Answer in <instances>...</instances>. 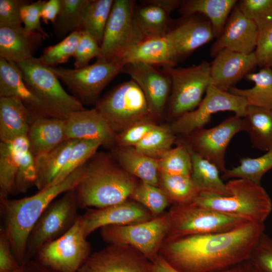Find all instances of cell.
Listing matches in <instances>:
<instances>
[{
  "mask_svg": "<svg viewBox=\"0 0 272 272\" xmlns=\"http://www.w3.org/2000/svg\"><path fill=\"white\" fill-rule=\"evenodd\" d=\"M264 229L247 222L224 232L165 239L159 253L180 272H213L248 259Z\"/></svg>",
  "mask_w": 272,
  "mask_h": 272,
  "instance_id": "1",
  "label": "cell"
},
{
  "mask_svg": "<svg viewBox=\"0 0 272 272\" xmlns=\"http://www.w3.org/2000/svg\"><path fill=\"white\" fill-rule=\"evenodd\" d=\"M85 165L56 184L20 198H0L4 229L21 266L27 263L26 248L30 233L46 208L60 194L75 189L81 181Z\"/></svg>",
  "mask_w": 272,
  "mask_h": 272,
  "instance_id": "2",
  "label": "cell"
},
{
  "mask_svg": "<svg viewBox=\"0 0 272 272\" xmlns=\"http://www.w3.org/2000/svg\"><path fill=\"white\" fill-rule=\"evenodd\" d=\"M138 183L111 155L96 153L85 164L83 176L75 188L79 208H103L122 202Z\"/></svg>",
  "mask_w": 272,
  "mask_h": 272,
  "instance_id": "3",
  "label": "cell"
},
{
  "mask_svg": "<svg viewBox=\"0 0 272 272\" xmlns=\"http://www.w3.org/2000/svg\"><path fill=\"white\" fill-rule=\"evenodd\" d=\"M226 185L230 195L199 192L193 202L249 222L264 223L271 212L272 203L260 184L236 178L229 181Z\"/></svg>",
  "mask_w": 272,
  "mask_h": 272,
  "instance_id": "4",
  "label": "cell"
},
{
  "mask_svg": "<svg viewBox=\"0 0 272 272\" xmlns=\"http://www.w3.org/2000/svg\"><path fill=\"white\" fill-rule=\"evenodd\" d=\"M16 64L26 85L50 117L66 120L73 112L85 109L77 98L65 91L57 77L39 57H33Z\"/></svg>",
  "mask_w": 272,
  "mask_h": 272,
  "instance_id": "5",
  "label": "cell"
},
{
  "mask_svg": "<svg viewBox=\"0 0 272 272\" xmlns=\"http://www.w3.org/2000/svg\"><path fill=\"white\" fill-rule=\"evenodd\" d=\"M95 108L116 133L139 121L155 118L143 92L131 79L114 87L100 99Z\"/></svg>",
  "mask_w": 272,
  "mask_h": 272,
  "instance_id": "6",
  "label": "cell"
},
{
  "mask_svg": "<svg viewBox=\"0 0 272 272\" xmlns=\"http://www.w3.org/2000/svg\"><path fill=\"white\" fill-rule=\"evenodd\" d=\"M168 213L170 225L166 239L224 232L247 222L194 202L174 204Z\"/></svg>",
  "mask_w": 272,
  "mask_h": 272,
  "instance_id": "7",
  "label": "cell"
},
{
  "mask_svg": "<svg viewBox=\"0 0 272 272\" xmlns=\"http://www.w3.org/2000/svg\"><path fill=\"white\" fill-rule=\"evenodd\" d=\"M163 70L171 81L168 114L170 117L177 119L193 110L201 102L211 85V63L204 60L189 67L166 66L163 67Z\"/></svg>",
  "mask_w": 272,
  "mask_h": 272,
  "instance_id": "8",
  "label": "cell"
},
{
  "mask_svg": "<svg viewBox=\"0 0 272 272\" xmlns=\"http://www.w3.org/2000/svg\"><path fill=\"white\" fill-rule=\"evenodd\" d=\"M169 225L167 213L140 223L102 227L101 235L110 244L131 247L152 261L159 253Z\"/></svg>",
  "mask_w": 272,
  "mask_h": 272,
  "instance_id": "9",
  "label": "cell"
},
{
  "mask_svg": "<svg viewBox=\"0 0 272 272\" xmlns=\"http://www.w3.org/2000/svg\"><path fill=\"white\" fill-rule=\"evenodd\" d=\"M75 189L53 200L45 210L32 230L26 248L27 263L45 244L58 238L75 224L79 216Z\"/></svg>",
  "mask_w": 272,
  "mask_h": 272,
  "instance_id": "10",
  "label": "cell"
},
{
  "mask_svg": "<svg viewBox=\"0 0 272 272\" xmlns=\"http://www.w3.org/2000/svg\"><path fill=\"white\" fill-rule=\"evenodd\" d=\"M135 4L133 0L114 1L97 61L115 62L128 49L144 40L133 19Z\"/></svg>",
  "mask_w": 272,
  "mask_h": 272,
  "instance_id": "11",
  "label": "cell"
},
{
  "mask_svg": "<svg viewBox=\"0 0 272 272\" xmlns=\"http://www.w3.org/2000/svg\"><path fill=\"white\" fill-rule=\"evenodd\" d=\"M49 67L83 104L96 105L102 91L123 72V66L113 61L96 60L92 64L80 69Z\"/></svg>",
  "mask_w": 272,
  "mask_h": 272,
  "instance_id": "12",
  "label": "cell"
},
{
  "mask_svg": "<svg viewBox=\"0 0 272 272\" xmlns=\"http://www.w3.org/2000/svg\"><path fill=\"white\" fill-rule=\"evenodd\" d=\"M90 254V246L79 216L64 234L40 249L35 260L57 272H78Z\"/></svg>",
  "mask_w": 272,
  "mask_h": 272,
  "instance_id": "13",
  "label": "cell"
},
{
  "mask_svg": "<svg viewBox=\"0 0 272 272\" xmlns=\"http://www.w3.org/2000/svg\"><path fill=\"white\" fill-rule=\"evenodd\" d=\"M205 97L195 110L187 112L174 120L170 125L175 134L186 137L209 122L212 114L222 111H232L243 118L248 106L242 97L232 94L210 85Z\"/></svg>",
  "mask_w": 272,
  "mask_h": 272,
  "instance_id": "14",
  "label": "cell"
},
{
  "mask_svg": "<svg viewBox=\"0 0 272 272\" xmlns=\"http://www.w3.org/2000/svg\"><path fill=\"white\" fill-rule=\"evenodd\" d=\"M243 130L242 118L236 115L224 119L219 125L209 129H196L184 137L183 142L203 158L225 172L227 148L234 136Z\"/></svg>",
  "mask_w": 272,
  "mask_h": 272,
  "instance_id": "15",
  "label": "cell"
},
{
  "mask_svg": "<svg viewBox=\"0 0 272 272\" xmlns=\"http://www.w3.org/2000/svg\"><path fill=\"white\" fill-rule=\"evenodd\" d=\"M152 261L135 249L110 244L91 254L78 272H152Z\"/></svg>",
  "mask_w": 272,
  "mask_h": 272,
  "instance_id": "16",
  "label": "cell"
},
{
  "mask_svg": "<svg viewBox=\"0 0 272 272\" xmlns=\"http://www.w3.org/2000/svg\"><path fill=\"white\" fill-rule=\"evenodd\" d=\"M123 72L129 75L143 92L154 118L159 119L168 104L171 90V81L163 70L143 62L125 64Z\"/></svg>",
  "mask_w": 272,
  "mask_h": 272,
  "instance_id": "17",
  "label": "cell"
},
{
  "mask_svg": "<svg viewBox=\"0 0 272 272\" xmlns=\"http://www.w3.org/2000/svg\"><path fill=\"white\" fill-rule=\"evenodd\" d=\"M153 218L144 207L135 201L128 200L103 208L89 209L81 216L84 234L86 238L98 228L137 224Z\"/></svg>",
  "mask_w": 272,
  "mask_h": 272,
  "instance_id": "18",
  "label": "cell"
},
{
  "mask_svg": "<svg viewBox=\"0 0 272 272\" xmlns=\"http://www.w3.org/2000/svg\"><path fill=\"white\" fill-rule=\"evenodd\" d=\"M259 31L236 5L231 11L221 35L212 45L211 54L215 56L223 49L250 54L255 51Z\"/></svg>",
  "mask_w": 272,
  "mask_h": 272,
  "instance_id": "19",
  "label": "cell"
},
{
  "mask_svg": "<svg viewBox=\"0 0 272 272\" xmlns=\"http://www.w3.org/2000/svg\"><path fill=\"white\" fill-rule=\"evenodd\" d=\"M173 27L166 36L173 49L176 64L215 37L208 19L193 15Z\"/></svg>",
  "mask_w": 272,
  "mask_h": 272,
  "instance_id": "20",
  "label": "cell"
},
{
  "mask_svg": "<svg viewBox=\"0 0 272 272\" xmlns=\"http://www.w3.org/2000/svg\"><path fill=\"white\" fill-rule=\"evenodd\" d=\"M182 1L147 0L135 5L133 19L144 40L165 37L172 29L170 14Z\"/></svg>",
  "mask_w": 272,
  "mask_h": 272,
  "instance_id": "21",
  "label": "cell"
},
{
  "mask_svg": "<svg viewBox=\"0 0 272 272\" xmlns=\"http://www.w3.org/2000/svg\"><path fill=\"white\" fill-rule=\"evenodd\" d=\"M257 65L255 52L244 54L228 49L219 52L211 63V85L229 89Z\"/></svg>",
  "mask_w": 272,
  "mask_h": 272,
  "instance_id": "22",
  "label": "cell"
},
{
  "mask_svg": "<svg viewBox=\"0 0 272 272\" xmlns=\"http://www.w3.org/2000/svg\"><path fill=\"white\" fill-rule=\"evenodd\" d=\"M116 134L95 108L73 112L65 120L66 140H96L111 147L116 144Z\"/></svg>",
  "mask_w": 272,
  "mask_h": 272,
  "instance_id": "23",
  "label": "cell"
},
{
  "mask_svg": "<svg viewBox=\"0 0 272 272\" xmlns=\"http://www.w3.org/2000/svg\"><path fill=\"white\" fill-rule=\"evenodd\" d=\"M45 37L37 31H28L24 26L0 27V58L15 62L34 56Z\"/></svg>",
  "mask_w": 272,
  "mask_h": 272,
  "instance_id": "24",
  "label": "cell"
},
{
  "mask_svg": "<svg viewBox=\"0 0 272 272\" xmlns=\"http://www.w3.org/2000/svg\"><path fill=\"white\" fill-rule=\"evenodd\" d=\"M20 99L35 116L50 117L39 99L24 81L17 64L0 58V97Z\"/></svg>",
  "mask_w": 272,
  "mask_h": 272,
  "instance_id": "25",
  "label": "cell"
},
{
  "mask_svg": "<svg viewBox=\"0 0 272 272\" xmlns=\"http://www.w3.org/2000/svg\"><path fill=\"white\" fill-rule=\"evenodd\" d=\"M35 115L19 98L0 97V140L7 142L27 137Z\"/></svg>",
  "mask_w": 272,
  "mask_h": 272,
  "instance_id": "26",
  "label": "cell"
},
{
  "mask_svg": "<svg viewBox=\"0 0 272 272\" xmlns=\"http://www.w3.org/2000/svg\"><path fill=\"white\" fill-rule=\"evenodd\" d=\"M115 62L123 67L133 62L163 67L175 66L177 64L166 36L145 39L126 51Z\"/></svg>",
  "mask_w": 272,
  "mask_h": 272,
  "instance_id": "27",
  "label": "cell"
},
{
  "mask_svg": "<svg viewBox=\"0 0 272 272\" xmlns=\"http://www.w3.org/2000/svg\"><path fill=\"white\" fill-rule=\"evenodd\" d=\"M27 137L34 157L46 153L66 140L65 120L37 116L31 124Z\"/></svg>",
  "mask_w": 272,
  "mask_h": 272,
  "instance_id": "28",
  "label": "cell"
},
{
  "mask_svg": "<svg viewBox=\"0 0 272 272\" xmlns=\"http://www.w3.org/2000/svg\"><path fill=\"white\" fill-rule=\"evenodd\" d=\"M111 152L115 161L127 172L141 181L158 186V160L146 156L134 147L117 146Z\"/></svg>",
  "mask_w": 272,
  "mask_h": 272,
  "instance_id": "29",
  "label": "cell"
},
{
  "mask_svg": "<svg viewBox=\"0 0 272 272\" xmlns=\"http://www.w3.org/2000/svg\"><path fill=\"white\" fill-rule=\"evenodd\" d=\"M27 137L0 143V198L12 193L22 155L29 150Z\"/></svg>",
  "mask_w": 272,
  "mask_h": 272,
  "instance_id": "30",
  "label": "cell"
},
{
  "mask_svg": "<svg viewBox=\"0 0 272 272\" xmlns=\"http://www.w3.org/2000/svg\"><path fill=\"white\" fill-rule=\"evenodd\" d=\"M237 2L236 0L183 1L180 12L184 18L196 14L205 16L211 23L215 37L218 38Z\"/></svg>",
  "mask_w": 272,
  "mask_h": 272,
  "instance_id": "31",
  "label": "cell"
},
{
  "mask_svg": "<svg viewBox=\"0 0 272 272\" xmlns=\"http://www.w3.org/2000/svg\"><path fill=\"white\" fill-rule=\"evenodd\" d=\"M77 140H66L53 149L34 157L37 176L35 186L38 191L52 185Z\"/></svg>",
  "mask_w": 272,
  "mask_h": 272,
  "instance_id": "32",
  "label": "cell"
},
{
  "mask_svg": "<svg viewBox=\"0 0 272 272\" xmlns=\"http://www.w3.org/2000/svg\"><path fill=\"white\" fill-rule=\"evenodd\" d=\"M242 118L243 130L253 147L265 152L272 150V108L248 105Z\"/></svg>",
  "mask_w": 272,
  "mask_h": 272,
  "instance_id": "33",
  "label": "cell"
},
{
  "mask_svg": "<svg viewBox=\"0 0 272 272\" xmlns=\"http://www.w3.org/2000/svg\"><path fill=\"white\" fill-rule=\"evenodd\" d=\"M185 145L188 150L191 159V178L199 192L224 196L230 195L226 184L220 177V172L217 166L200 156L188 146Z\"/></svg>",
  "mask_w": 272,
  "mask_h": 272,
  "instance_id": "34",
  "label": "cell"
},
{
  "mask_svg": "<svg viewBox=\"0 0 272 272\" xmlns=\"http://www.w3.org/2000/svg\"><path fill=\"white\" fill-rule=\"evenodd\" d=\"M254 83L248 89L231 87L228 92L243 97L248 105L263 108H272V69L261 68L257 73H250L245 77Z\"/></svg>",
  "mask_w": 272,
  "mask_h": 272,
  "instance_id": "35",
  "label": "cell"
},
{
  "mask_svg": "<svg viewBox=\"0 0 272 272\" xmlns=\"http://www.w3.org/2000/svg\"><path fill=\"white\" fill-rule=\"evenodd\" d=\"M158 186L174 204L193 202L200 192L191 176L159 173Z\"/></svg>",
  "mask_w": 272,
  "mask_h": 272,
  "instance_id": "36",
  "label": "cell"
},
{
  "mask_svg": "<svg viewBox=\"0 0 272 272\" xmlns=\"http://www.w3.org/2000/svg\"><path fill=\"white\" fill-rule=\"evenodd\" d=\"M113 0H90L78 31L89 33L101 46Z\"/></svg>",
  "mask_w": 272,
  "mask_h": 272,
  "instance_id": "37",
  "label": "cell"
},
{
  "mask_svg": "<svg viewBox=\"0 0 272 272\" xmlns=\"http://www.w3.org/2000/svg\"><path fill=\"white\" fill-rule=\"evenodd\" d=\"M90 0H61L59 13L53 24L54 32L59 39L78 31Z\"/></svg>",
  "mask_w": 272,
  "mask_h": 272,
  "instance_id": "38",
  "label": "cell"
},
{
  "mask_svg": "<svg viewBox=\"0 0 272 272\" xmlns=\"http://www.w3.org/2000/svg\"><path fill=\"white\" fill-rule=\"evenodd\" d=\"M175 134L170 125H157L134 147L146 156L159 160L172 149Z\"/></svg>",
  "mask_w": 272,
  "mask_h": 272,
  "instance_id": "39",
  "label": "cell"
},
{
  "mask_svg": "<svg viewBox=\"0 0 272 272\" xmlns=\"http://www.w3.org/2000/svg\"><path fill=\"white\" fill-rule=\"evenodd\" d=\"M240 165L224 172L225 178H238L260 184V181L268 171L272 169V150L255 158H245L240 160Z\"/></svg>",
  "mask_w": 272,
  "mask_h": 272,
  "instance_id": "40",
  "label": "cell"
},
{
  "mask_svg": "<svg viewBox=\"0 0 272 272\" xmlns=\"http://www.w3.org/2000/svg\"><path fill=\"white\" fill-rule=\"evenodd\" d=\"M101 146H102V143L99 141L78 140L66 162L51 185L61 182L77 169L84 165L96 154Z\"/></svg>",
  "mask_w": 272,
  "mask_h": 272,
  "instance_id": "41",
  "label": "cell"
},
{
  "mask_svg": "<svg viewBox=\"0 0 272 272\" xmlns=\"http://www.w3.org/2000/svg\"><path fill=\"white\" fill-rule=\"evenodd\" d=\"M159 171L166 174L191 176L192 163L190 153L181 140L174 148L158 160Z\"/></svg>",
  "mask_w": 272,
  "mask_h": 272,
  "instance_id": "42",
  "label": "cell"
},
{
  "mask_svg": "<svg viewBox=\"0 0 272 272\" xmlns=\"http://www.w3.org/2000/svg\"><path fill=\"white\" fill-rule=\"evenodd\" d=\"M130 198L144 207L154 217L162 215L171 203L159 186L141 181L132 191Z\"/></svg>",
  "mask_w": 272,
  "mask_h": 272,
  "instance_id": "43",
  "label": "cell"
},
{
  "mask_svg": "<svg viewBox=\"0 0 272 272\" xmlns=\"http://www.w3.org/2000/svg\"><path fill=\"white\" fill-rule=\"evenodd\" d=\"M82 32L75 31L60 42L45 48L39 57L41 62L48 67H54L59 64L66 63L74 56Z\"/></svg>",
  "mask_w": 272,
  "mask_h": 272,
  "instance_id": "44",
  "label": "cell"
},
{
  "mask_svg": "<svg viewBox=\"0 0 272 272\" xmlns=\"http://www.w3.org/2000/svg\"><path fill=\"white\" fill-rule=\"evenodd\" d=\"M237 6L260 31L272 23V0H241Z\"/></svg>",
  "mask_w": 272,
  "mask_h": 272,
  "instance_id": "45",
  "label": "cell"
},
{
  "mask_svg": "<svg viewBox=\"0 0 272 272\" xmlns=\"http://www.w3.org/2000/svg\"><path fill=\"white\" fill-rule=\"evenodd\" d=\"M36 178L35 158L29 150L21 158L12 193L26 192L35 185Z\"/></svg>",
  "mask_w": 272,
  "mask_h": 272,
  "instance_id": "46",
  "label": "cell"
},
{
  "mask_svg": "<svg viewBox=\"0 0 272 272\" xmlns=\"http://www.w3.org/2000/svg\"><path fill=\"white\" fill-rule=\"evenodd\" d=\"M151 118L139 121L117 133L116 144L118 147H134L157 124Z\"/></svg>",
  "mask_w": 272,
  "mask_h": 272,
  "instance_id": "47",
  "label": "cell"
},
{
  "mask_svg": "<svg viewBox=\"0 0 272 272\" xmlns=\"http://www.w3.org/2000/svg\"><path fill=\"white\" fill-rule=\"evenodd\" d=\"M82 34L74 55L75 69L89 65V61L99 56L100 45L89 33L81 31Z\"/></svg>",
  "mask_w": 272,
  "mask_h": 272,
  "instance_id": "48",
  "label": "cell"
},
{
  "mask_svg": "<svg viewBox=\"0 0 272 272\" xmlns=\"http://www.w3.org/2000/svg\"><path fill=\"white\" fill-rule=\"evenodd\" d=\"M259 272H272V238L261 235L249 258Z\"/></svg>",
  "mask_w": 272,
  "mask_h": 272,
  "instance_id": "49",
  "label": "cell"
},
{
  "mask_svg": "<svg viewBox=\"0 0 272 272\" xmlns=\"http://www.w3.org/2000/svg\"><path fill=\"white\" fill-rule=\"evenodd\" d=\"M44 1L28 3L21 9V17L24 27L28 31H37L45 38L48 35L41 25V12L44 4Z\"/></svg>",
  "mask_w": 272,
  "mask_h": 272,
  "instance_id": "50",
  "label": "cell"
},
{
  "mask_svg": "<svg viewBox=\"0 0 272 272\" xmlns=\"http://www.w3.org/2000/svg\"><path fill=\"white\" fill-rule=\"evenodd\" d=\"M29 3L24 0H0V27L22 26V7Z\"/></svg>",
  "mask_w": 272,
  "mask_h": 272,
  "instance_id": "51",
  "label": "cell"
},
{
  "mask_svg": "<svg viewBox=\"0 0 272 272\" xmlns=\"http://www.w3.org/2000/svg\"><path fill=\"white\" fill-rule=\"evenodd\" d=\"M254 52L258 66L272 69V23L259 31Z\"/></svg>",
  "mask_w": 272,
  "mask_h": 272,
  "instance_id": "52",
  "label": "cell"
},
{
  "mask_svg": "<svg viewBox=\"0 0 272 272\" xmlns=\"http://www.w3.org/2000/svg\"><path fill=\"white\" fill-rule=\"evenodd\" d=\"M12 248L4 229L0 230V272H8L19 268Z\"/></svg>",
  "mask_w": 272,
  "mask_h": 272,
  "instance_id": "53",
  "label": "cell"
},
{
  "mask_svg": "<svg viewBox=\"0 0 272 272\" xmlns=\"http://www.w3.org/2000/svg\"><path fill=\"white\" fill-rule=\"evenodd\" d=\"M61 0L45 1L41 12L42 21L46 24L50 22L53 24L59 13Z\"/></svg>",
  "mask_w": 272,
  "mask_h": 272,
  "instance_id": "54",
  "label": "cell"
},
{
  "mask_svg": "<svg viewBox=\"0 0 272 272\" xmlns=\"http://www.w3.org/2000/svg\"><path fill=\"white\" fill-rule=\"evenodd\" d=\"M213 272H259V271L253 262L248 259Z\"/></svg>",
  "mask_w": 272,
  "mask_h": 272,
  "instance_id": "55",
  "label": "cell"
},
{
  "mask_svg": "<svg viewBox=\"0 0 272 272\" xmlns=\"http://www.w3.org/2000/svg\"><path fill=\"white\" fill-rule=\"evenodd\" d=\"M151 261L152 272H180L168 263L160 253Z\"/></svg>",
  "mask_w": 272,
  "mask_h": 272,
  "instance_id": "56",
  "label": "cell"
},
{
  "mask_svg": "<svg viewBox=\"0 0 272 272\" xmlns=\"http://www.w3.org/2000/svg\"><path fill=\"white\" fill-rule=\"evenodd\" d=\"M24 272H57L44 266L36 260H31L25 265Z\"/></svg>",
  "mask_w": 272,
  "mask_h": 272,
  "instance_id": "57",
  "label": "cell"
},
{
  "mask_svg": "<svg viewBox=\"0 0 272 272\" xmlns=\"http://www.w3.org/2000/svg\"><path fill=\"white\" fill-rule=\"evenodd\" d=\"M25 271V265L24 266H21L19 268L11 271L8 272H24Z\"/></svg>",
  "mask_w": 272,
  "mask_h": 272,
  "instance_id": "58",
  "label": "cell"
}]
</instances>
